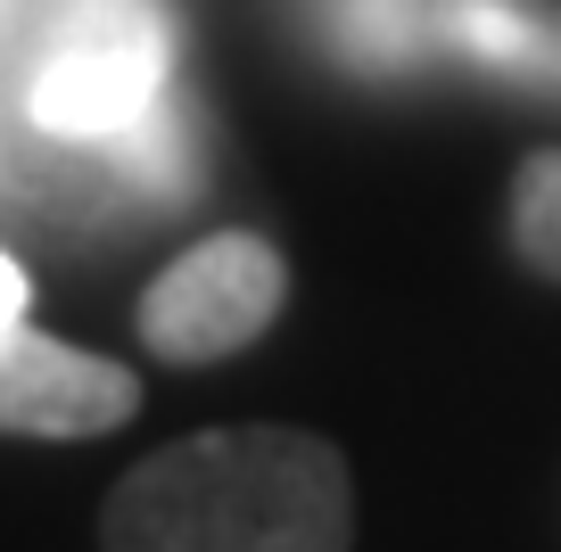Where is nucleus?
<instances>
[{
    "label": "nucleus",
    "instance_id": "39448f33",
    "mask_svg": "<svg viewBox=\"0 0 561 552\" xmlns=\"http://www.w3.org/2000/svg\"><path fill=\"white\" fill-rule=\"evenodd\" d=\"M438 18H446V34L471 58H488V67H537L545 58V25L520 0H446Z\"/></svg>",
    "mask_w": 561,
    "mask_h": 552
},
{
    "label": "nucleus",
    "instance_id": "f03ea898",
    "mask_svg": "<svg viewBox=\"0 0 561 552\" xmlns=\"http://www.w3.org/2000/svg\"><path fill=\"white\" fill-rule=\"evenodd\" d=\"M174 25L165 0H67L34 67V124L50 140H124L165 100Z\"/></svg>",
    "mask_w": 561,
    "mask_h": 552
},
{
    "label": "nucleus",
    "instance_id": "20e7f679",
    "mask_svg": "<svg viewBox=\"0 0 561 552\" xmlns=\"http://www.w3.org/2000/svg\"><path fill=\"white\" fill-rule=\"evenodd\" d=\"M140 413V380L34 322L0 330V437H100Z\"/></svg>",
    "mask_w": 561,
    "mask_h": 552
},
{
    "label": "nucleus",
    "instance_id": "423d86ee",
    "mask_svg": "<svg viewBox=\"0 0 561 552\" xmlns=\"http://www.w3.org/2000/svg\"><path fill=\"white\" fill-rule=\"evenodd\" d=\"M512 248L528 273L561 280V149H537L512 182Z\"/></svg>",
    "mask_w": 561,
    "mask_h": 552
},
{
    "label": "nucleus",
    "instance_id": "7ed1b4c3",
    "mask_svg": "<svg viewBox=\"0 0 561 552\" xmlns=\"http://www.w3.org/2000/svg\"><path fill=\"white\" fill-rule=\"evenodd\" d=\"M280 297H289L280 248L256 231H215L140 289V346L158 363H224L273 330Z\"/></svg>",
    "mask_w": 561,
    "mask_h": 552
},
{
    "label": "nucleus",
    "instance_id": "6e6552de",
    "mask_svg": "<svg viewBox=\"0 0 561 552\" xmlns=\"http://www.w3.org/2000/svg\"><path fill=\"white\" fill-rule=\"evenodd\" d=\"M25 322V273L18 256H0V330H18Z\"/></svg>",
    "mask_w": 561,
    "mask_h": 552
},
{
    "label": "nucleus",
    "instance_id": "0eeeda50",
    "mask_svg": "<svg viewBox=\"0 0 561 552\" xmlns=\"http://www.w3.org/2000/svg\"><path fill=\"white\" fill-rule=\"evenodd\" d=\"M339 34H347L355 58H413L421 0H339Z\"/></svg>",
    "mask_w": 561,
    "mask_h": 552
},
{
    "label": "nucleus",
    "instance_id": "f257e3e1",
    "mask_svg": "<svg viewBox=\"0 0 561 552\" xmlns=\"http://www.w3.org/2000/svg\"><path fill=\"white\" fill-rule=\"evenodd\" d=\"M355 486L314 429H198L107 486L100 552H347Z\"/></svg>",
    "mask_w": 561,
    "mask_h": 552
}]
</instances>
